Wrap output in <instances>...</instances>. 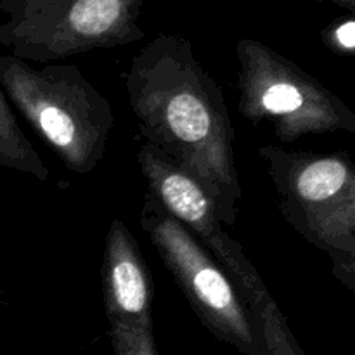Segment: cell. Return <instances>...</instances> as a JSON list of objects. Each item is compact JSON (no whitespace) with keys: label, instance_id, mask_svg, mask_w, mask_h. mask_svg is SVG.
Instances as JSON below:
<instances>
[{"label":"cell","instance_id":"cell-1","mask_svg":"<svg viewBox=\"0 0 355 355\" xmlns=\"http://www.w3.org/2000/svg\"><path fill=\"white\" fill-rule=\"evenodd\" d=\"M146 144L193 177L222 224L234 225L243 198L236 132L217 80L180 35L162 33L132 58L121 75Z\"/></svg>","mask_w":355,"mask_h":355},{"label":"cell","instance_id":"cell-2","mask_svg":"<svg viewBox=\"0 0 355 355\" xmlns=\"http://www.w3.org/2000/svg\"><path fill=\"white\" fill-rule=\"evenodd\" d=\"M0 87L66 168L87 175L103 162L114 113L80 68L31 66L12 54H0Z\"/></svg>","mask_w":355,"mask_h":355},{"label":"cell","instance_id":"cell-3","mask_svg":"<svg viewBox=\"0 0 355 355\" xmlns=\"http://www.w3.org/2000/svg\"><path fill=\"white\" fill-rule=\"evenodd\" d=\"M288 224L328 253L333 266L355 259V159L347 153L288 151L262 146Z\"/></svg>","mask_w":355,"mask_h":355},{"label":"cell","instance_id":"cell-4","mask_svg":"<svg viewBox=\"0 0 355 355\" xmlns=\"http://www.w3.org/2000/svg\"><path fill=\"white\" fill-rule=\"evenodd\" d=\"M238 54V111L269 123L281 142L335 132L355 134V111L304 68L266 44L243 38Z\"/></svg>","mask_w":355,"mask_h":355},{"label":"cell","instance_id":"cell-5","mask_svg":"<svg viewBox=\"0 0 355 355\" xmlns=\"http://www.w3.org/2000/svg\"><path fill=\"white\" fill-rule=\"evenodd\" d=\"M142 0H0V45L24 61L59 59L144 38Z\"/></svg>","mask_w":355,"mask_h":355},{"label":"cell","instance_id":"cell-6","mask_svg":"<svg viewBox=\"0 0 355 355\" xmlns=\"http://www.w3.org/2000/svg\"><path fill=\"white\" fill-rule=\"evenodd\" d=\"M141 227L201 324L245 355H263L252 314L211 253L146 191Z\"/></svg>","mask_w":355,"mask_h":355},{"label":"cell","instance_id":"cell-7","mask_svg":"<svg viewBox=\"0 0 355 355\" xmlns=\"http://www.w3.org/2000/svg\"><path fill=\"white\" fill-rule=\"evenodd\" d=\"M137 163L149 193L211 253L234 283L248 312L274 298L243 246L224 231L215 205L193 177L146 142L137 153Z\"/></svg>","mask_w":355,"mask_h":355},{"label":"cell","instance_id":"cell-8","mask_svg":"<svg viewBox=\"0 0 355 355\" xmlns=\"http://www.w3.org/2000/svg\"><path fill=\"white\" fill-rule=\"evenodd\" d=\"M101 276L114 355H158L151 270L139 243L120 218H114L107 229Z\"/></svg>","mask_w":355,"mask_h":355},{"label":"cell","instance_id":"cell-9","mask_svg":"<svg viewBox=\"0 0 355 355\" xmlns=\"http://www.w3.org/2000/svg\"><path fill=\"white\" fill-rule=\"evenodd\" d=\"M0 166L47 180L51 172L19 127L12 104L0 87Z\"/></svg>","mask_w":355,"mask_h":355},{"label":"cell","instance_id":"cell-10","mask_svg":"<svg viewBox=\"0 0 355 355\" xmlns=\"http://www.w3.org/2000/svg\"><path fill=\"white\" fill-rule=\"evenodd\" d=\"M252 319L260 336L263 355H307L295 338L276 300L253 311Z\"/></svg>","mask_w":355,"mask_h":355},{"label":"cell","instance_id":"cell-11","mask_svg":"<svg viewBox=\"0 0 355 355\" xmlns=\"http://www.w3.org/2000/svg\"><path fill=\"white\" fill-rule=\"evenodd\" d=\"M322 42L340 55H355V17L335 21L322 31Z\"/></svg>","mask_w":355,"mask_h":355},{"label":"cell","instance_id":"cell-12","mask_svg":"<svg viewBox=\"0 0 355 355\" xmlns=\"http://www.w3.org/2000/svg\"><path fill=\"white\" fill-rule=\"evenodd\" d=\"M331 272L343 286L355 291V259L350 260V262L331 266Z\"/></svg>","mask_w":355,"mask_h":355},{"label":"cell","instance_id":"cell-13","mask_svg":"<svg viewBox=\"0 0 355 355\" xmlns=\"http://www.w3.org/2000/svg\"><path fill=\"white\" fill-rule=\"evenodd\" d=\"M318 2H329V3H335V6L343 7V9H349L355 12V0H318Z\"/></svg>","mask_w":355,"mask_h":355},{"label":"cell","instance_id":"cell-14","mask_svg":"<svg viewBox=\"0 0 355 355\" xmlns=\"http://www.w3.org/2000/svg\"><path fill=\"white\" fill-rule=\"evenodd\" d=\"M0 304H3V291H2V288H0Z\"/></svg>","mask_w":355,"mask_h":355}]
</instances>
